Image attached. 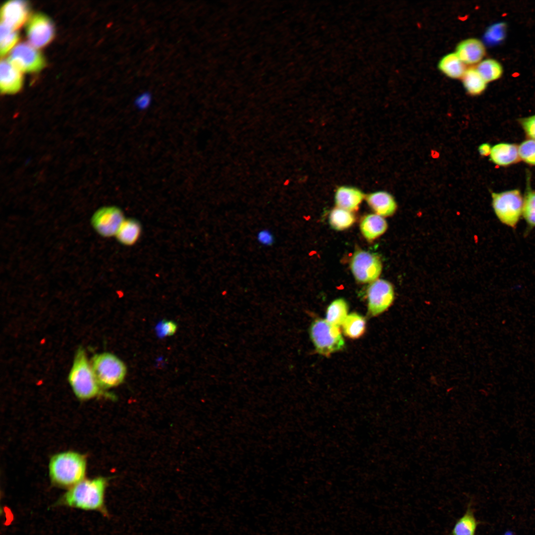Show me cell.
Masks as SVG:
<instances>
[{
	"mask_svg": "<svg viewBox=\"0 0 535 535\" xmlns=\"http://www.w3.org/2000/svg\"><path fill=\"white\" fill-rule=\"evenodd\" d=\"M107 480L103 477L84 479L69 488L58 504L85 510L96 511L108 516L105 501Z\"/></svg>",
	"mask_w": 535,
	"mask_h": 535,
	"instance_id": "1",
	"label": "cell"
},
{
	"mask_svg": "<svg viewBox=\"0 0 535 535\" xmlns=\"http://www.w3.org/2000/svg\"><path fill=\"white\" fill-rule=\"evenodd\" d=\"M520 123L530 139L535 140V114L522 119Z\"/></svg>",
	"mask_w": 535,
	"mask_h": 535,
	"instance_id": "32",
	"label": "cell"
},
{
	"mask_svg": "<svg viewBox=\"0 0 535 535\" xmlns=\"http://www.w3.org/2000/svg\"><path fill=\"white\" fill-rule=\"evenodd\" d=\"M461 79L464 88L471 95H479L486 88L487 83L476 68L467 69Z\"/></svg>",
	"mask_w": 535,
	"mask_h": 535,
	"instance_id": "21",
	"label": "cell"
},
{
	"mask_svg": "<svg viewBox=\"0 0 535 535\" xmlns=\"http://www.w3.org/2000/svg\"><path fill=\"white\" fill-rule=\"evenodd\" d=\"M350 267L355 279L361 283H371L378 279L382 269V262L377 255L361 249L354 252Z\"/></svg>",
	"mask_w": 535,
	"mask_h": 535,
	"instance_id": "7",
	"label": "cell"
},
{
	"mask_svg": "<svg viewBox=\"0 0 535 535\" xmlns=\"http://www.w3.org/2000/svg\"><path fill=\"white\" fill-rule=\"evenodd\" d=\"M368 311L373 316L386 311L394 298V288L390 282L378 279L370 283L367 291Z\"/></svg>",
	"mask_w": 535,
	"mask_h": 535,
	"instance_id": "9",
	"label": "cell"
},
{
	"mask_svg": "<svg viewBox=\"0 0 535 535\" xmlns=\"http://www.w3.org/2000/svg\"><path fill=\"white\" fill-rule=\"evenodd\" d=\"M348 306L343 298L336 299L328 306L325 320L329 323L339 327L342 325L348 316Z\"/></svg>",
	"mask_w": 535,
	"mask_h": 535,
	"instance_id": "22",
	"label": "cell"
},
{
	"mask_svg": "<svg viewBox=\"0 0 535 535\" xmlns=\"http://www.w3.org/2000/svg\"><path fill=\"white\" fill-rule=\"evenodd\" d=\"M523 215L530 227H535V191H527L524 198Z\"/></svg>",
	"mask_w": 535,
	"mask_h": 535,
	"instance_id": "28",
	"label": "cell"
},
{
	"mask_svg": "<svg viewBox=\"0 0 535 535\" xmlns=\"http://www.w3.org/2000/svg\"><path fill=\"white\" fill-rule=\"evenodd\" d=\"M87 461L85 457L75 451H65L52 457L49 465L53 483L70 488L85 479Z\"/></svg>",
	"mask_w": 535,
	"mask_h": 535,
	"instance_id": "2",
	"label": "cell"
},
{
	"mask_svg": "<svg viewBox=\"0 0 535 535\" xmlns=\"http://www.w3.org/2000/svg\"><path fill=\"white\" fill-rule=\"evenodd\" d=\"M494 213L504 225L514 228L523 214L524 198L519 190L514 189L491 194Z\"/></svg>",
	"mask_w": 535,
	"mask_h": 535,
	"instance_id": "5",
	"label": "cell"
},
{
	"mask_svg": "<svg viewBox=\"0 0 535 535\" xmlns=\"http://www.w3.org/2000/svg\"><path fill=\"white\" fill-rule=\"evenodd\" d=\"M142 233L141 222L136 218L128 217L122 221L115 237L120 244L131 246L139 241Z\"/></svg>",
	"mask_w": 535,
	"mask_h": 535,
	"instance_id": "18",
	"label": "cell"
},
{
	"mask_svg": "<svg viewBox=\"0 0 535 535\" xmlns=\"http://www.w3.org/2000/svg\"><path fill=\"white\" fill-rule=\"evenodd\" d=\"M520 159L531 165H535V140L528 139L518 146Z\"/></svg>",
	"mask_w": 535,
	"mask_h": 535,
	"instance_id": "29",
	"label": "cell"
},
{
	"mask_svg": "<svg viewBox=\"0 0 535 535\" xmlns=\"http://www.w3.org/2000/svg\"><path fill=\"white\" fill-rule=\"evenodd\" d=\"M257 239L261 244L269 246L273 245L274 238L271 232L268 229H262L257 234Z\"/></svg>",
	"mask_w": 535,
	"mask_h": 535,
	"instance_id": "33",
	"label": "cell"
},
{
	"mask_svg": "<svg viewBox=\"0 0 535 535\" xmlns=\"http://www.w3.org/2000/svg\"><path fill=\"white\" fill-rule=\"evenodd\" d=\"M387 223L383 217L377 214H369L362 219L360 228L363 236L368 241H373L385 232Z\"/></svg>",
	"mask_w": 535,
	"mask_h": 535,
	"instance_id": "19",
	"label": "cell"
},
{
	"mask_svg": "<svg viewBox=\"0 0 535 535\" xmlns=\"http://www.w3.org/2000/svg\"><path fill=\"white\" fill-rule=\"evenodd\" d=\"M489 157L490 160L497 165H510L518 162L520 159L518 146L508 143L497 144L491 148Z\"/></svg>",
	"mask_w": 535,
	"mask_h": 535,
	"instance_id": "17",
	"label": "cell"
},
{
	"mask_svg": "<svg viewBox=\"0 0 535 535\" xmlns=\"http://www.w3.org/2000/svg\"><path fill=\"white\" fill-rule=\"evenodd\" d=\"M157 333L160 337L172 335L177 330V325L173 321H163L157 326Z\"/></svg>",
	"mask_w": 535,
	"mask_h": 535,
	"instance_id": "31",
	"label": "cell"
},
{
	"mask_svg": "<svg viewBox=\"0 0 535 535\" xmlns=\"http://www.w3.org/2000/svg\"><path fill=\"white\" fill-rule=\"evenodd\" d=\"M21 72L7 60L1 59L0 63V89L3 94H14L21 88L23 77Z\"/></svg>",
	"mask_w": 535,
	"mask_h": 535,
	"instance_id": "14",
	"label": "cell"
},
{
	"mask_svg": "<svg viewBox=\"0 0 535 535\" xmlns=\"http://www.w3.org/2000/svg\"><path fill=\"white\" fill-rule=\"evenodd\" d=\"M491 148L489 144L483 143L479 146L478 151L481 156L486 157L490 155Z\"/></svg>",
	"mask_w": 535,
	"mask_h": 535,
	"instance_id": "35",
	"label": "cell"
},
{
	"mask_svg": "<svg viewBox=\"0 0 535 535\" xmlns=\"http://www.w3.org/2000/svg\"><path fill=\"white\" fill-rule=\"evenodd\" d=\"M26 33L31 45L36 48L45 46L53 39L54 28L51 19L47 16L37 13L28 21Z\"/></svg>",
	"mask_w": 535,
	"mask_h": 535,
	"instance_id": "11",
	"label": "cell"
},
{
	"mask_svg": "<svg viewBox=\"0 0 535 535\" xmlns=\"http://www.w3.org/2000/svg\"><path fill=\"white\" fill-rule=\"evenodd\" d=\"M355 221L352 212L336 207L330 212L329 223L331 227L336 230H343L350 227Z\"/></svg>",
	"mask_w": 535,
	"mask_h": 535,
	"instance_id": "25",
	"label": "cell"
},
{
	"mask_svg": "<svg viewBox=\"0 0 535 535\" xmlns=\"http://www.w3.org/2000/svg\"><path fill=\"white\" fill-rule=\"evenodd\" d=\"M504 26L502 24H495L488 29L485 34L486 41L489 43L500 41L503 38Z\"/></svg>",
	"mask_w": 535,
	"mask_h": 535,
	"instance_id": "30",
	"label": "cell"
},
{
	"mask_svg": "<svg viewBox=\"0 0 535 535\" xmlns=\"http://www.w3.org/2000/svg\"><path fill=\"white\" fill-rule=\"evenodd\" d=\"M366 199L375 214L383 217L392 215L396 211V201L387 192L381 191L372 193L366 196Z\"/></svg>",
	"mask_w": 535,
	"mask_h": 535,
	"instance_id": "15",
	"label": "cell"
},
{
	"mask_svg": "<svg viewBox=\"0 0 535 535\" xmlns=\"http://www.w3.org/2000/svg\"><path fill=\"white\" fill-rule=\"evenodd\" d=\"M152 100V95L148 92H145L139 95L136 98L135 103L140 108H145L149 106Z\"/></svg>",
	"mask_w": 535,
	"mask_h": 535,
	"instance_id": "34",
	"label": "cell"
},
{
	"mask_svg": "<svg viewBox=\"0 0 535 535\" xmlns=\"http://www.w3.org/2000/svg\"><path fill=\"white\" fill-rule=\"evenodd\" d=\"M8 61L20 72L38 71L45 65L42 54L31 45L24 42L14 47L10 53Z\"/></svg>",
	"mask_w": 535,
	"mask_h": 535,
	"instance_id": "10",
	"label": "cell"
},
{
	"mask_svg": "<svg viewBox=\"0 0 535 535\" xmlns=\"http://www.w3.org/2000/svg\"><path fill=\"white\" fill-rule=\"evenodd\" d=\"M364 198V195L360 190L350 186L339 187L335 194L337 207L351 212L358 209Z\"/></svg>",
	"mask_w": 535,
	"mask_h": 535,
	"instance_id": "16",
	"label": "cell"
},
{
	"mask_svg": "<svg viewBox=\"0 0 535 535\" xmlns=\"http://www.w3.org/2000/svg\"><path fill=\"white\" fill-rule=\"evenodd\" d=\"M68 379L75 396L80 400L90 399L102 393L91 362L83 348H79L75 354Z\"/></svg>",
	"mask_w": 535,
	"mask_h": 535,
	"instance_id": "3",
	"label": "cell"
},
{
	"mask_svg": "<svg viewBox=\"0 0 535 535\" xmlns=\"http://www.w3.org/2000/svg\"><path fill=\"white\" fill-rule=\"evenodd\" d=\"M310 335L317 351L328 356L343 348L344 341L339 327L325 320L315 321L310 328Z\"/></svg>",
	"mask_w": 535,
	"mask_h": 535,
	"instance_id": "6",
	"label": "cell"
},
{
	"mask_svg": "<svg viewBox=\"0 0 535 535\" xmlns=\"http://www.w3.org/2000/svg\"><path fill=\"white\" fill-rule=\"evenodd\" d=\"M125 218L123 212L118 207L105 206L94 213L91 218V223L101 236L109 238L115 236Z\"/></svg>",
	"mask_w": 535,
	"mask_h": 535,
	"instance_id": "8",
	"label": "cell"
},
{
	"mask_svg": "<svg viewBox=\"0 0 535 535\" xmlns=\"http://www.w3.org/2000/svg\"><path fill=\"white\" fill-rule=\"evenodd\" d=\"M478 524L472 508L469 506L464 514L456 521L452 535H475Z\"/></svg>",
	"mask_w": 535,
	"mask_h": 535,
	"instance_id": "23",
	"label": "cell"
},
{
	"mask_svg": "<svg viewBox=\"0 0 535 535\" xmlns=\"http://www.w3.org/2000/svg\"><path fill=\"white\" fill-rule=\"evenodd\" d=\"M483 43L476 38H469L461 41L456 47L455 54L466 65L478 64L485 55Z\"/></svg>",
	"mask_w": 535,
	"mask_h": 535,
	"instance_id": "13",
	"label": "cell"
},
{
	"mask_svg": "<svg viewBox=\"0 0 535 535\" xmlns=\"http://www.w3.org/2000/svg\"><path fill=\"white\" fill-rule=\"evenodd\" d=\"M342 325L346 336L353 339L358 338L364 333L366 320L361 315L353 313L348 315Z\"/></svg>",
	"mask_w": 535,
	"mask_h": 535,
	"instance_id": "24",
	"label": "cell"
},
{
	"mask_svg": "<svg viewBox=\"0 0 535 535\" xmlns=\"http://www.w3.org/2000/svg\"><path fill=\"white\" fill-rule=\"evenodd\" d=\"M91 364L98 383L102 388L116 387L124 381L127 368L117 356L109 352L95 355Z\"/></svg>",
	"mask_w": 535,
	"mask_h": 535,
	"instance_id": "4",
	"label": "cell"
},
{
	"mask_svg": "<svg viewBox=\"0 0 535 535\" xmlns=\"http://www.w3.org/2000/svg\"><path fill=\"white\" fill-rule=\"evenodd\" d=\"M19 39L18 34L5 25L0 24V54L1 56L5 55L15 45Z\"/></svg>",
	"mask_w": 535,
	"mask_h": 535,
	"instance_id": "27",
	"label": "cell"
},
{
	"mask_svg": "<svg viewBox=\"0 0 535 535\" xmlns=\"http://www.w3.org/2000/svg\"><path fill=\"white\" fill-rule=\"evenodd\" d=\"M29 13L27 2L14 0L5 2L0 10V24L16 30L26 20Z\"/></svg>",
	"mask_w": 535,
	"mask_h": 535,
	"instance_id": "12",
	"label": "cell"
},
{
	"mask_svg": "<svg viewBox=\"0 0 535 535\" xmlns=\"http://www.w3.org/2000/svg\"><path fill=\"white\" fill-rule=\"evenodd\" d=\"M476 69L487 83L499 79L503 72L502 65L497 60L491 58L482 60Z\"/></svg>",
	"mask_w": 535,
	"mask_h": 535,
	"instance_id": "26",
	"label": "cell"
},
{
	"mask_svg": "<svg viewBox=\"0 0 535 535\" xmlns=\"http://www.w3.org/2000/svg\"><path fill=\"white\" fill-rule=\"evenodd\" d=\"M438 67L443 74L452 79L462 78L467 70L466 64L455 53L444 56L440 60Z\"/></svg>",
	"mask_w": 535,
	"mask_h": 535,
	"instance_id": "20",
	"label": "cell"
}]
</instances>
